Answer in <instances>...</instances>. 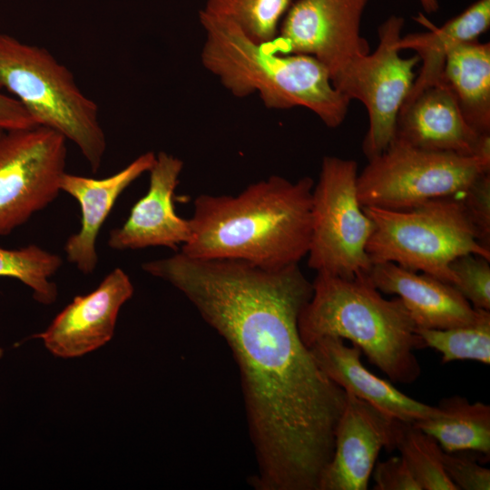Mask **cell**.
<instances>
[{
	"label": "cell",
	"instance_id": "1",
	"mask_svg": "<svg viewBox=\"0 0 490 490\" xmlns=\"http://www.w3.org/2000/svg\"><path fill=\"white\" fill-rule=\"evenodd\" d=\"M142 267L180 290L232 351L258 465L251 485L317 490L347 393L300 337L313 285L299 264L270 270L179 251Z\"/></svg>",
	"mask_w": 490,
	"mask_h": 490
},
{
	"label": "cell",
	"instance_id": "2",
	"mask_svg": "<svg viewBox=\"0 0 490 490\" xmlns=\"http://www.w3.org/2000/svg\"><path fill=\"white\" fill-rule=\"evenodd\" d=\"M314 185L308 176L291 181L273 175L236 196L201 194L180 251L270 270L297 265L309 250Z\"/></svg>",
	"mask_w": 490,
	"mask_h": 490
},
{
	"label": "cell",
	"instance_id": "3",
	"mask_svg": "<svg viewBox=\"0 0 490 490\" xmlns=\"http://www.w3.org/2000/svg\"><path fill=\"white\" fill-rule=\"evenodd\" d=\"M199 20L205 34L201 64L232 95L257 93L269 109L304 107L329 128L342 123L350 100L316 58L277 54L251 41L233 22L203 10Z\"/></svg>",
	"mask_w": 490,
	"mask_h": 490
},
{
	"label": "cell",
	"instance_id": "4",
	"mask_svg": "<svg viewBox=\"0 0 490 490\" xmlns=\"http://www.w3.org/2000/svg\"><path fill=\"white\" fill-rule=\"evenodd\" d=\"M313 293L299 318L309 348L323 337L348 339L395 383L411 384L421 374L414 350L426 348L403 301L385 299L366 275L345 279L317 272Z\"/></svg>",
	"mask_w": 490,
	"mask_h": 490
},
{
	"label": "cell",
	"instance_id": "5",
	"mask_svg": "<svg viewBox=\"0 0 490 490\" xmlns=\"http://www.w3.org/2000/svg\"><path fill=\"white\" fill-rule=\"evenodd\" d=\"M2 89L15 95L37 126L54 130L75 144L93 172L100 169L106 138L98 105L47 49L0 33Z\"/></svg>",
	"mask_w": 490,
	"mask_h": 490
},
{
	"label": "cell",
	"instance_id": "6",
	"mask_svg": "<svg viewBox=\"0 0 490 490\" xmlns=\"http://www.w3.org/2000/svg\"><path fill=\"white\" fill-rule=\"evenodd\" d=\"M374 223L367 245L372 263L393 262L455 285L450 263L474 253L490 259L466 216L459 195L428 201L408 210L364 207Z\"/></svg>",
	"mask_w": 490,
	"mask_h": 490
},
{
	"label": "cell",
	"instance_id": "7",
	"mask_svg": "<svg viewBox=\"0 0 490 490\" xmlns=\"http://www.w3.org/2000/svg\"><path fill=\"white\" fill-rule=\"evenodd\" d=\"M486 172H490V159L426 150L393 140L358 173V198L362 208L408 210L459 195Z\"/></svg>",
	"mask_w": 490,
	"mask_h": 490
},
{
	"label": "cell",
	"instance_id": "8",
	"mask_svg": "<svg viewBox=\"0 0 490 490\" xmlns=\"http://www.w3.org/2000/svg\"><path fill=\"white\" fill-rule=\"evenodd\" d=\"M358 163L325 156L312 192V232L308 265L345 279L366 275L367 245L374 230L358 198Z\"/></svg>",
	"mask_w": 490,
	"mask_h": 490
},
{
	"label": "cell",
	"instance_id": "9",
	"mask_svg": "<svg viewBox=\"0 0 490 490\" xmlns=\"http://www.w3.org/2000/svg\"><path fill=\"white\" fill-rule=\"evenodd\" d=\"M66 141L43 126L0 134V237L56 199L65 173Z\"/></svg>",
	"mask_w": 490,
	"mask_h": 490
},
{
	"label": "cell",
	"instance_id": "10",
	"mask_svg": "<svg viewBox=\"0 0 490 490\" xmlns=\"http://www.w3.org/2000/svg\"><path fill=\"white\" fill-rule=\"evenodd\" d=\"M403 24L402 17L387 18L378 28L376 50L354 64L337 88L367 108L368 129L362 152L368 160L379 155L393 141L398 112L416 78L418 56L404 58L397 47Z\"/></svg>",
	"mask_w": 490,
	"mask_h": 490
},
{
	"label": "cell",
	"instance_id": "11",
	"mask_svg": "<svg viewBox=\"0 0 490 490\" xmlns=\"http://www.w3.org/2000/svg\"><path fill=\"white\" fill-rule=\"evenodd\" d=\"M368 0H297L268 44L280 54L313 56L327 69L337 89L350 68L369 53L360 35Z\"/></svg>",
	"mask_w": 490,
	"mask_h": 490
},
{
	"label": "cell",
	"instance_id": "12",
	"mask_svg": "<svg viewBox=\"0 0 490 490\" xmlns=\"http://www.w3.org/2000/svg\"><path fill=\"white\" fill-rule=\"evenodd\" d=\"M335 430L334 451L324 467L318 490H366L382 448H397L400 420L346 392Z\"/></svg>",
	"mask_w": 490,
	"mask_h": 490
},
{
	"label": "cell",
	"instance_id": "13",
	"mask_svg": "<svg viewBox=\"0 0 490 490\" xmlns=\"http://www.w3.org/2000/svg\"><path fill=\"white\" fill-rule=\"evenodd\" d=\"M393 140L426 150L490 159V134H480L469 125L443 77L408 93L397 117Z\"/></svg>",
	"mask_w": 490,
	"mask_h": 490
},
{
	"label": "cell",
	"instance_id": "14",
	"mask_svg": "<svg viewBox=\"0 0 490 490\" xmlns=\"http://www.w3.org/2000/svg\"><path fill=\"white\" fill-rule=\"evenodd\" d=\"M133 291L129 276L115 268L93 291L75 297L40 338L46 348L60 358L92 352L111 340L119 311Z\"/></svg>",
	"mask_w": 490,
	"mask_h": 490
},
{
	"label": "cell",
	"instance_id": "15",
	"mask_svg": "<svg viewBox=\"0 0 490 490\" xmlns=\"http://www.w3.org/2000/svg\"><path fill=\"white\" fill-rule=\"evenodd\" d=\"M182 169L181 159L165 152L156 154L148 172V191L132 206L125 222L110 231V248L125 250L161 246L177 250L188 241L190 220L176 213L173 201Z\"/></svg>",
	"mask_w": 490,
	"mask_h": 490
},
{
	"label": "cell",
	"instance_id": "16",
	"mask_svg": "<svg viewBox=\"0 0 490 490\" xmlns=\"http://www.w3.org/2000/svg\"><path fill=\"white\" fill-rule=\"evenodd\" d=\"M380 292L397 295L416 328L445 329L475 323L484 309H477L451 284L393 262L372 263L367 274Z\"/></svg>",
	"mask_w": 490,
	"mask_h": 490
},
{
	"label": "cell",
	"instance_id": "17",
	"mask_svg": "<svg viewBox=\"0 0 490 490\" xmlns=\"http://www.w3.org/2000/svg\"><path fill=\"white\" fill-rule=\"evenodd\" d=\"M156 154L147 152L116 173L93 179L65 172L61 191L74 197L81 208V227L64 245L66 259L83 274H91L98 263L96 240L117 199L135 180L148 172Z\"/></svg>",
	"mask_w": 490,
	"mask_h": 490
},
{
	"label": "cell",
	"instance_id": "18",
	"mask_svg": "<svg viewBox=\"0 0 490 490\" xmlns=\"http://www.w3.org/2000/svg\"><path fill=\"white\" fill-rule=\"evenodd\" d=\"M309 349L323 372L337 385L395 419L415 423L431 416L436 407L419 402L364 367L361 350L338 337H323Z\"/></svg>",
	"mask_w": 490,
	"mask_h": 490
},
{
	"label": "cell",
	"instance_id": "19",
	"mask_svg": "<svg viewBox=\"0 0 490 490\" xmlns=\"http://www.w3.org/2000/svg\"><path fill=\"white\" fill-rule=\"evenodd\" d=\"M417 20L425 23L428 31L401 36L397 41L400 51L414 50L422 62L409 93L441 81L449 51L461 42L477 39L488 29L490 0L476 1L441 27H435L422 15Z\"/></svg>",
	"mask_w": 490,
	"mask_h": 490
},
{
	"label": "cell",
	"instance_id": "20",
	"mask_svg": "<svg viewBox=\"0 0 490 490\" xmlns=\"http://www.w3.org/2000/svg\"><path fill=\"white\" fill-rule=\"evenodd\" d=\"M442 77L461 112L480 134H490V44L461 42L447 54Z\"/></svg>",
	"mask_w": 490,
	"mask_h": 490
},
{
	"label": "cell",
	"instance_id": "21",
	"mask_svg": "<svg viewBox=\"0 0 490 490\" xmlns=\"http://www.w3.org/2000/svg\"><path fill=\"white\" fill-rule=\"evenodd\" d=\"M431 416L413 425L436 439L446 452L472 451L489 458L490 406L466 397L443 398Z\"/></svg>",
	"mask_w": 490,
	"mask_h": 490
},
{
	"label": "cell",
	"instance_id": "22",
	"mask_svg": "<svg viewBox=\"0 0 490 490\" xmlns=\"http://www.w3.org/2000/svg\"><path fill=\"white\" fill-rule=\"evenodd\" d=\"M290 5L291 0H207L202 10L233 22L254 43L270 44Z\"/></svg>",
	"mask_w": 490,
	"mask_h": 490
},
{
	"label": "cell",
	"instance_id": "23",
	"mask_svg": "<svg viewBox=\"0 0 490 490\" xmlns=\"http://www.w3.org/2000/svg\"><path fill=\"white\" fill-rule=\"evenodd\" d=\"M63 264L59 255L31 244L17 250L0 248V278H14L33 290L34 298L49 305L55 301L57 289L53 276Z\"/></svg>",
	"mask_w": 490,
	"mask_h": 490
},
{
	"label": "cell",
	"instance_id": "24",
	"mask_svg": "<svg viewBox=\"0 0 490 490\" xmlns=\"http://www.w3.org/2000/svg\"><path fill=\"white\" fill-rule=\"evenodd\" d=\"M426 348L438 351L441 362L475 360L490 364V311L484 310L472 324L445 329L416 328Z\"/></svg>",
	"mask_w": 490,
	"mask_h": 490
},
{
	"label": "cell",
	"instance_id": "25",
	"mask_svg": "<svg viewBox=\"0 0 490 490\" xmlns=\"http://www.w3.org/2000/svg\"><path fill=\"white\" fill-rule=\"evenodd\" d=\"M397 448L422 490H458L443 467L442 448L434 437L412 423L400 421Z\"/></svg>",
	"mask_w": 490,
	"mask_h": 490
},
{
	"label": "cell",
	"instance_id": "26",
	"mask_svg": "<svg viewBox=\"0 0 490 490\" xmlns=\"http://www.w3.org/2000/svg\"><path fill=\"white\" fill-rule=\"evenodd\" d=\"M490 259L467 253L456 258L450 270L456 279L454 287L477 309L490 311Z\"/></svg>",
	"mask_w": 490,
	"mask_h": 490
},
{
	"label": "cell",
	"instance_id": "27",
	"mask_svg": "<svg viewBox=\"0 0 490 490\" xmlns=\"http://www.w3.org/2000/svg\"><path fill=\"white\" fill-rule=\"evenodd\" d=\"M459 197L478 242L490 250V172L475 179Z\"/></svg>",
	"mask_w": 490,
	"mask_h": 490
},
{
	"label": "cell",
	"instance_id": "28",
	"mask_svg": "<svg viewBox=\"0 0 490 490\" xmlns=\"http://www.w3.org/2000/svg\"><path fill=\"white\" fill-rule=\"evenodd\" d=\"M470 451H441L443 467L458 490H489L490 469Z\"/></svg>",
	"mask_w": 490,
	"mask_h": 490
},
{
	"label": "cell",
	"instance_id": "29",
	"mask_svg": "<svg viewBox=\"0 0 490 490\" xmlns=\"http://www.w3.org/2000/svg\"><path fill=\"white\" fill-rule=\"evenodd\" d=\"M372 472L375 490H422L401 456L376 463Z\"/></svg>",
	"mask_w": 490,
	"mask_h": 490
},
{
	"label": "cell",
	"instance_id": "30",
	"mask_svg": "<svg viewBox=\"0 0 490 490\" xmlns=\"http://www.w3.org/2000/svg\"><path fill=\"white\" fill-rule=\"evenodd\" d=\"M37 126L22 104L0 91V131L28 129Z\"/></svg>",
	"mask_w": 490,
	"mask_h": 490
},
{
	"label": "cell",
	"instance_id": "31",
	"mask_svg": "<svg viewBox=\"0 0 490 490\" xmlns=\"http://www.w3.org/2000/svg\"><path fill=\"white\" fill-rule=\"evenodd\" d=\"M419 2L427 13H434L438 9L437 0H419Z\"/></svg>",
	"mask_w": 490,
	"mask_h": 490
},
{
	"label": "cell",
	"instance_id": "32",
	"mask_svg": "<svg viewBox=\"0 0 490 490\" xmlns=\"http://www.w3.org/2000/svg\"><path fill=\"white\" fill-rule=\"evenodd\" d=\"M3 132L0 131V134L2 133Z\"/></svg>",
	"mask_w": 490,
	"mask_h": 490
}]
</instances>
